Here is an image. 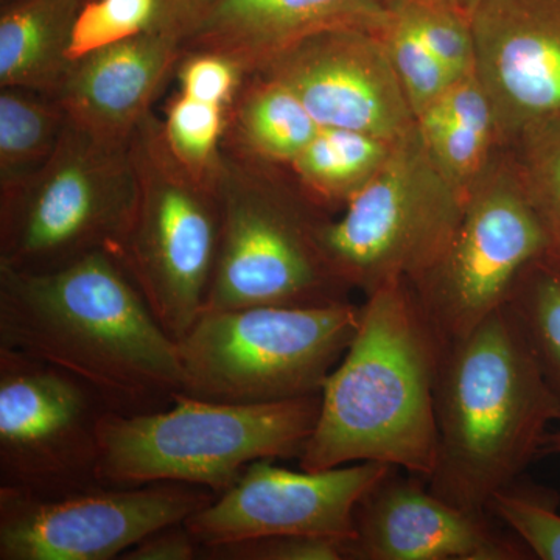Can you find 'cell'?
<instances>
[{"instance_id": "cell-34", "label": "cell", "mask_w": 560, "mask_h": 560, "mask_svg": "<svg viewBox=\"0 0 560 560\" xmlns=\"http://www.w3.org/2000/svg\"><path fill=\"white\" fill-rule=\"evenodd\" d=\"M219 0H160L156 28L184 44L200 27Z\"/></svg>"}, {"instance_id": "cell-6", "label": "cell", "mask_w": 560, "mask_h": 560, "mask_svg": "<svg viewBox=\"0 0 560 560\" xmlns=\"http://www.w3.org/2000/svg\"><path fill=\"white\" fill-rule=\"evenodd\" d=\"M138 202L130 140H106L68 120L49 161L0 194V268L47 272L95 253H119Z\"/></svg>"}, {"instance_id": "cell-18", "label": "cell", "mask_w": 560, "mask_h": 560, "mask_svg": "<svg viewBox=\"0 0 560 560\" xmlns=\"http://www.w3.org/2000/svg\"><path fill=\"white\" fill-rule=\"evenodd\" d=\"M399 0H219L184 40L187 51H212L257 72L316 33L360 28L382 33Z\"/></svg>"}, {"instance_id": "cell-13", "label": "cell", "mask_w": 560, "mask_h": 560, "mask_svg": "<svg viewBox=\"0 0 560 560\" xmlns=\"http://www.w3.org/2000/svg\"><path fill=\"white\" fill-rule=\"evenodd\" d=\"M275 460L250 463L230 489L184 522L201 547L268 536L353 541L360 501L394 469L366 460L294 471Z\"/></svg>"}, {"instance_id": "cell-20", "label": "cell", "mask_w": 560, "mask_h": 560, "mask_svg": "<svg viewBox=\"0 0 560 560\" xmlns=\"http://www.w3.org/2000/svg\"><path fill=\"white\" fill-rule=\"evenodd\" d=\"M416 127L438 167L467 194L501 147L492 106L475 69L420 113Z\"/></svg>"}, {"instance_id": "cell-31", "label": "cell", "mask_w": 560, "mask_h": 560, "mask_svg": "<svg viewBox=\"0 0 560 560\" xmlns=\"http://www.w3.org/2000/svg\"><path fill=\"white\" fill-rule=\"evenodd\" d=\"M352 541L326 536H268L201 547L206 560H349Z\"/></svg>"}, {"instance_id": "cell-21", "label": "cell", "mask_w": 560, "mask_h": 560, "mask_svg": "<svg viewBox=\"0 0 560 560\" xmlns=\"http://www.w3.org/2000/svg\"><path fill=\"white\" fill-rule=\"evenodd\" d=\"M304 103L282 81L250 73L228 110L232 153L268 165H290L320 130Z\"/></svg>"}, {"instance_id": "cell-19", "label": "cell", "mask_w": 560, "mask_h": 560, "mask_svg": "<svg viewBox=\"0 0 560 560\" xmlns=\"http://www.w3.org/2000/svg\"><path fill=\"white\" fill-rule=\"evenodd\" d=\"M83 0H7L0 13V88L54 95L70 68L73 21Z\"/></svg>"}, {"instance_id": "cell-16", "label": "cell", "mask_w": 560, "mask_h": 560, "mask_svg": "<svg viewBox=\"0 0 560 560\" xmlns=\"http://www.w3.org/2000/svg\"><path fill=\"white\" fill-rule=\"evenodd\" d=\"M350 560H522V541L493 528L489 512L448 503L396 467L360 501Z\"/></svg>"}, {"instance_id": "cell-14", "label": "cell", "mask_w": 560, "mask_h": 560, "mask_svg": "<svg viewBox=\"0 0 560 560\" xmlns=\"http://www.w3.org/2000/svg\"><path fill=\"white\" fill-rule=\"evenodd\" d=\"M254 73L287 84L324 128L397 140L416 127L381 33L360 28L316 33Z\"/></svg>"}, {"instance_id": "cell-10", "label": "cell", "mask_w": 560, "mask_h": 560, "mask_svg": "<svg viewBox=\"0 0 560 560\" xmlns=\"http://www.w3.org/2000/svg\"><path fill=\"white\" fill-rule=\"evenodd\" d=\"M500 149L470 187L440 264L412 287L445 342L464 337L503 308L523 272L547 257V238L510 150Z\"/></svg>"}, {"instance_id": "cell-30", "label": "cell", "mask_w": 560, "mask_h": 560, "mask_svg": "<svg viewBox=\"0 0 560 560\" xmlns=\"http://www.w3.org/2000/svg\"><path fill=\"white\" fill-rule=\"evenodd\" d=\"M488 511L512 529L534 558L560 560V514L555 503L518 492L514 485L497 493Z\"/></svg>"}, {"instance_id": "cell-24", "label": "cell", "mask_w": 560, "mask_h": 560, "mask_svg": "<svg viewBox=\"0 0 560 560\" xmlns=\"http://www.w3.org/2000/svg\"><path fill=\"white\" fill-rule=\"evenodd\" d=\"M510 149L515 171L545 238L547 259L560 265V116L536 121Z\"/></svg>"}, {"instance_id": "cell-1", "label": "cell", "mask_w": 560, "mask_h": 560, "mask_svg": "<svg viewBox=\"0 0 560 560\" xmlns=\"http://www.w3.org/2000/svg\"><path fill=\"white\" fill-rule=\"evenodd\" d=\"M0 348L68 372L119 415L164 410L180 393L178 341L109 250L47 272L0 268Z\"/></svg>"}, {"instance_id": "cell-17", "label": "cell", "mask_w": 560, "mask_h": 560, "mask_svg": "<svg viewBox=\"0 0 560 560\" xmlns=\"http://www.w3.org/2000/svg\"><path fill=\"white\" fill-rule=\"evenodd\" d=\"M183 55L167 33H142L73 61L55 98L81 130L127 142Z\"/></svg>"}, {"instance_id": "cell-3", "label": "cell", "mask_w": 560, "mask_h": 560, "mask_svg": "<svg viewBox=\"0 0 560 560\" xmlns=\"http://www.w3.org/2000/svg\"><path fill=\"white\" fill-rule=\"evenodd\" d=\"M436 422L438 460L427 482L466 510L489 512L544 451L560 399L508 305L445 342Z\"/></svg>"}, {"instance_id": "cell-32", "label": "cell", "mask_w": 560, "mask_h": 560, "mask_svg": "<svg viewBox=\"0 0 560 560\" xmlns=\"http://www.w3.org/2000/svg\"><path fill=\"white\" fill-rule=\"evenodd\" d=\"M176 75L179 92L228 110L246 79L238 62L212 51H187L176 66Z\"/></svg>"}, {"instance_id": "cell-9", "label": "cell", "mask_w": 560, "mask_h": 560, "mask_svg": "<svg viewBox=\"0 0 560 560\" xmlns=\"http://www.w3.org/2000/svg\"><path fill=\"white\" fill-rule=\"evenodd\" d=\"M130 150L138 202L116 257L162 329L179 341L205 311L215 270L217 184L201 183L176 161L151 113L132 132Z\"/></svg>"}, {"instance_id": "cell-23", "label": "cell", "mask_w": 560, "mask_h": 560, "mask_svg": "<svg viewBox=\"0 0 560 560\" xmlns=\"http://www.w3.org/2000/svg\"><path fill=\"white\" fill-rule=\"evenodd\" d=\"M0 194L21 186L46 165L68 116L54 95L0 88Z\"/></svg>"}, {"instance_id": "cell-5", "label": "cell", "mask_w": 560, "mask_h": 560, "mask_svg": "<svg viewBox=\"0 0 560 560\" xmlns=\"http://www.w3.org/2000/svg\"><path fill=\"white\" fill-rule=\"evenodd\" d=\"M360 318L350 301L205 311L178 341L180 393L234 405L318 396Z\"/></svg>"}, {"instance_id": "cell-12", "label": "cell", "mask_w": 560, "mask_h": 560, "mask_svg": "<svg viewBox=\"0 0 560 560\" xmlns=\"http://www.w3.org/2000/svg\"><path fill=\"white\" fill-rule=\"evenodd\" d=\"M215 493L184 482L38 497L0 488V560H110L153 530L186 522Z\"/></svg>"}, {"instance_id": "cell-2", "label": "cell", "mask_w": 560, "mask_h": 560, "mask_svg": "<svg viewBox=\"0 0 560 560\" xmlns=\"http://www.w3.org/2000/svg\"><path fill=\"white\" fill-rule=\"evenodd\" d=\"M444 348L410 283L368 294L359 330L320 390L301 469L374 460L429 480L438 460L436 383Z\"/></svg>"}, {"instance_id": "cell-11", "label": "cell", "mask_w": 560, "mask_h": 560, "mask_svg": "<svg viewBox=\"0 0 560 560\" xmlns=\"http://www.w3.org/2000/svg\"><path fill=\"white\" fill-rule=\"evenodd\" d=\"M108 411L68 372L0 348V488L38 497L101 488Z\"/></svg>"}, {"instance_id": "cell-22", "label": "cell", "mask_w": 560, "mask_h": 560, "mask_svg": "<svg viewBox=\"0 0 560 560\" xmlns=\"http://www.w3.org/2000/svg\"><path fill=\"white\" fill-rule=\"evenodd\" d=\"M394 145L396 140L323 127L289 167L316 208L346 206L382 171Z\"/></svg>"}, {"instance_id": "cell-25", "label": "cell", "mask_w": 560, "mask_h": 560, "mask_svg": "<svg viewBox=\"0 0 560 560\" xmlns=\"http://www.w3.org/2000/svg\"><path fill=\"white\" fill-rule=\"evenodd\" d=\"M506 305L560 399V265L547 257L529 265Z\"/></svg>"}, {"instance_id": "cell-27", "label": "cell", "mask_w": 560, "mask_h": 560, "mask_svg": "<svg viewBox=\"0 0 560 560\" xmlns=\"http://www.w3.org/2000/svg\"><path fill=\"white\" fill-rule=\"evenodd\" d=\"M158 18L160 0H84L70 33L69 60L154 31Z\"/></svg>"}, {"instance_id": "cell-36", "label": "cell", "mask_w": 560, "mask_h": 560, "mask_svg": "<svg viewBox=\"0 0 560 560\" xmlns=\"http://www.w3.org/2000/svg\"><path fill=\"white\" fill-rule=\"evenodd\" d=\"M547 445H551V451L560 452V433L550 434V436H548Z\"/></svg>"}, {"instance_id": "cell-15", "label": "cell", "mask_w": 560, "mask_h": 560, "mask_svg": "<svg viewBox=\"0 0 560 560\" xmlns=\"http://www.w3.org/2000/svg\"><path fill=\"white\" fill-rule=\"evenodd\" d=\"M471 28L501 147L560 116V0H481Z\"/></svg>"}, {"instance_id": "cell-35", "label": "cell", "mask_w": 560, "mask_h": 560, "mask_svg": "<svg viewBox=\"0 0 560 560\" xmlns=\"http://www.w3.org/2000/svg\"><path fill=\"white\" fill-rule=\"evenodd\" d=\"M453 7L466 13L467 16L471 18L474 11L477 10V7L480 5L481 0H448Z\"/></svg>"}, {"instance_id": "cell-37", "label": "cell", "mask_w": 560, "mask_h": 560, "mask_svg": "<svg viewBox=\"0 0 560 560\" xmlns=\"http://www.w3.org/2000/svg\"><path fill=\"white\" fill-rule=\"evenodd\" d=\"M83 2H84V0H83Z\"/></svg>"}, {"instance_id": "cell-33", "label": "cell", "mask_w": 560, "mask_h": 560, "mask_svg": "<svg viewBox=\"0 0 560 560\" xmlns=\"http://www.w3.org/2000/svg\"><path fill=\"white\" fill-rule=\"evenodd\" d=\"M201 544L186 523L164 526L128 548L120 560H194L200 559Z\"/></svg>"}, {"instance_id": "cell-8", "label": "cell", "mask_w": 560, "mask_h": 560, "mask_svg": "<svg viewBox=\"0 0 560 560\" xmlns=\"http://www.w3.org/2000/svg\"><path fill=\"white\" fill-rule=\"evenodd\" d=\"M467 195L438 167L415 127L340 219L320 221V253L342 285L366 296L389 283L418 287L451 245Z\"/></svg>"}, {"instance_id": "cell-28", "label": "cell", "mask_w": 560, "mask_h": 560, "mask_svg": "<svg viewBox=\"0 0 560 560\" xmlns=\"http://www.w3.org/2000/svg\"><path fill=\"white\" fill-rule=\"evenodd\" d=\"M381 35L412 114L418 117L458 79L438 60L396 9Z\"/></svg>"}, {"instance_id": "cell-7", "label": "cell", "mask_w": 560, "mask_h": 560, "mask_svg": "<svg viewBox=\"0 0 560 560\" xmlns=\"http://www.w3.org/2000/svg\"><path fill=\"white\" fill-rule=\"evenodd\" d=\"M268 178L264 165L223 151L220 245L205 311L349 301L316 237L326 217L301 191Z\"/></svg>"}, {"instance_id": "cell-4", "label": "cell", "mask_w": 560, "mask_h": 560, "mask_svg": "<svg viewBox=\"0 0 560 560\" xmlns=\"http://www.w3.org/2000/svg\"><path fill=\"white\" fill-rule=\"evenodd\" d=\"M320 394L271 404H219L176 393L171 407L106 412L103 486L184 482L220 495L257 459H300L318 422Z\"/></svg>"}, {"instance_id": "cell-26", "label": "cell", "mask_w": 560, "mask_h": 560, "mask_svg": "<svg viewBox=\"0 0 560 560\" xmlns=\"http://www.w3.org/2000/svg\"><path fill=\"white\" fill-rule=\"evenodd\" d=\"M228 109L178 92L162 120L165 142L176 161L201 183L215 186L223 162Z\"/></svg>"}, {"instance_id": "cell-29", "label": "cell", "mask_w": 560, "mask_h": 560, "mask_svg": "<svg viewBox=\"0 0 560 560\" xmlns=\"http://www.w3.org/2000/svg\"><path fill=\"white\" fill-rule=\"evenodd\" d=\"M396 11L456 79L475 69L471 18L448 0H399Z\"/></svg>"}]
</instances>
